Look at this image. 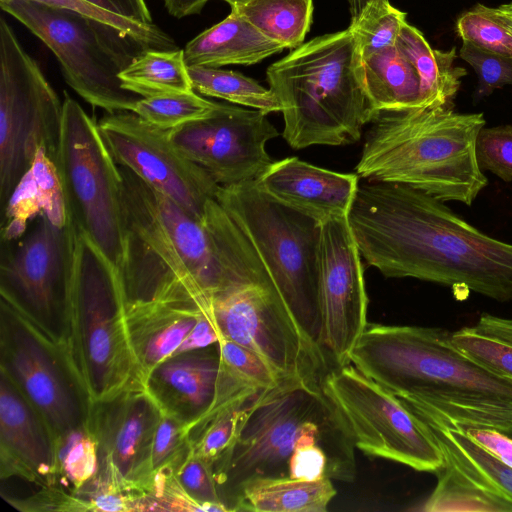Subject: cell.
Here are the masks:
<instances>
[{
  "mask_svg": "<svg viewBox=\"0 0 512 512\" xmlns=\"http://www.w3.org/2000/svg\"><path fill=\"white\" fill-rule=\"evenodd\" d=\"M278 135L267 113L222 103L202 118L169 129L174 147L221 186L261 176L273 162L266 143Z\"/></svg>",
  "mask_w": 512,
  "mask_h": 512,
  "instance_id": "e0dca14e",
  "label": "cell"
},
{
  "mask_svg": "<svg viewBox=\"0 0 512 512\" xmlns=\"http://www.w3.org/2000/svg\"><path fill=\"white\" fill-rule=\"evenodd\" d=\"M371 123L356 166L359 177L405 184L467 206L487 186L475 151L483 113L418 107L381 112Z\"/></svg>",
  "mask_w": 512,
  "mask_h": 512,
  "instance_id": "277c9868",
  "label": "cell"
},
{
  "mask_svg": "<svg viewBox=\"0 0 512 512\" xmlns=\"http://www.w3.org/2000/svg\"><path fill=\"white\" fill-rule=\"evenodd\" d=\"M398 51L413 65L420 79L421 107L454 108V99L467 74L455 66L456 49H433L415 27L405 22L395 44Z\"/></svg>",
  "mask_w": 512,
  "mask_h": 512,
  "instance_id": "484cf974",
  "label": "cell"
},
{
  "mask_svg": "<svg viewBox=\"0 0 512 512\" xmlns=\"http://www.w3.org/2000/svg\"><path fill=\"white\" fill-rule=\"evenodd\" d=\"M255 182L272 198L322 223L348 216L359 175L327 170L288 157L273 161Z\"/></svg>",
  "mask_w": 512,
  "mask_h": 512,
  "instance_id": "ffe728a7",
  "label": "cell"
},
{
  "mask_svg": "<svg viewBox=\"0 0 512 512\" xmlns=\"http://www.w3.org/2000/svg\"><path fill=\"white\" fill-rule=\"evenodd\" d=\"M63 104L37 63L0 19V204L2 210L39 149L57 161ZM56 165V164H55Z\"/></svg>",
  "mask_w": 512,
  "mask_h": 512,
  "instance_id": "30bf717a",
  "label": "cell"
},
{
  "mask_svg": "<svg viewBox=\"0 0 512 512\" xmlns=\"http://www.w3.org/2000/svg\"><path fill=\"white\" fill-rule=\"evenodd\" d=\"M498 431L506 434L507 436L512 438V422L506 424L505 426L498 429Z\"/></svg>",
  "mask_w": 512,
  "mask_h": 512,
  "instance_id": "11a10c76",
  "label": "cell"
},
{
  "mask_svg": "<svg viewBox=\"0 0 512 512\" xmlns=\"http://www.w3.org/2000/svg\"><path fill=\"white\" fill-rule=\"evenodd\" d=\"M13 478L56 488V450L41 416L0 372V479Z\"/></svg>",
  "mask_w": 512,
  "mask_h": 512,
  "instance_id": "d6986e66",
  "label": "cell"
},
{
  "mask_svg": "<svg viewBox=\"0 0 512 512\" xmlns=\"http://www.w3.org/2000/svg\"><path fill=\"white\" fill-rule=\"evenodd\" d=\"M267 38L285 48L300 46L310 29L312 0H253L233 7Z\"/></svg>",
  "mask_w": 512,
  "mask_h": 512,
  "instance_id": "f546056e",
  "label": "cell"
},
{
  "mask_svg": "<svg viewBox=\"0 0 512 512\" xmlns=\"http://www.w3.org/2000/svg\"><path fill=\"white\" fill-rule=\"evenodd\" d=\"M56 167L68 217L120 275L123 258L121 173L98 123L66 95Z\"/></svg>",
  "mask_w": 512,
  "mask_h": 512,
  "instance_id": "9c48e42d",
  "label": "cell"
},
{
  "mask_svg": "<svg viewBox=\"0 0 512 512\" xmlns=\"http://www.w3.org/2000/svg\"><path fill=\"white\" fill-rule=\"evenodd\" d=\"M215 105L191 91L141 98L132 111L159 128L173 129L206 116Z\"/></svg>",
  "mask_w": 512,
  "mask_h": 512,
  "instance_id": "836d02e7",
  "label": "cell"
},
{
  "mask_svg": "<svg viewBox=\"0 0 512 512\" xmlns=\"http://www.w3.org/2000/svg\"><path fill=\"white\" fill-rule=\"evenodd\" d=\"M63 351L90 404L144 384L130 345L120 275L77 226Z\"/></svg>",
  "mask_w": 512,
  "mask_h": 512,
  "instance_id": "8992f818",
  "label": "cell"
},
{
  "mask_svg": "<svg viewBox=\"0 0 512 512\" xmlns=\"http://www.w3.org/2000/svg\"><path fill=\"white\" fill-rule=\"evenodd\" d=\"M378 0H348L350 4L351 21L357 20L366 8Z\"/></svg>",
  "mask_w": 512,
  "mask_h": 512,
  "instance_id": "816d5d0a",
  "label": "cell"
},
{
  "mask_svg": "<svg viewBox=\"0 0 512 512\" xmlns=\"http://www.w3.org/2000/svg\"><path fill=\"white\" fill-rule=\"evenodd\" d=\"M170 15L175 18L198 14L209 0H163Z\"/></svg>",
  "mask_w": 512,
  "mask_h": 512,
  "instance_id": "f907efd6",
  "label": "cell"
},
{
  "mask_svg": "<svg viewBox=\"0 0 512 512\" xmlns=\"http://www.w3.org/2000/svg\"><path fill=\"white\" fill-rule=\"evenodd\" d=\"M75 231L69 217L64 226H59L40 214L19 238L2 241L1 249V299L62 349Z\"/></svg>",
  "mask_w": 512,
  "mask_h": 512,
  "instance_id": "8fae6325",
  "label": "cell"
},
{
  "mask_svg": "<svg viewBox=\"0 0 512 512\" xmlns=\"http://www.w3.org/2000/svg\"><path fill=\"white\" fill-rule=\"evenodd\" d=\"M85 2L119 17L142 25H153L145 0H84Z\"/></svg>",
  "mask_w": 512,
  "mask_h": 512,
  "instance_id": "7dc6e473",
  "label": "cell"
},
{
  "mask_svg": "<svg viewBox=\"0 0 512 512\" xmlns=\"http://www.w3.org/2000/svg\"><path fill=\"white\" fill-rule=\"evenodd\" d=\"M426 424L443 452L444 464L435 472L437 485L420 510L512 512V498L487 480L441 430Z\"/></svg>",
  "mask_w": 512,
  "mask_h": 512,
  "instance_id": "603a6c76",
  "label": "cell"
},
{
  "mask_svg": "<svg viewBox=\"0 0 512 512\" xmlns=\"http://www.w3.org/2000/svg\"><path fill=\"white\" fill-rule=\"evenodd\" d=\"M119 78L122 87L142 98L194 91L183 49H148Z\"/></svg>",
  "mask_w": 512,
  "mask_h": 512,
  "instance_id": "f1b7e54d",
  "label": "cell"
},
{
  "mask_svg": "<svg viewBox=\"0 0 512 512\" xmlns=\"http://www.w3.org/2000/svg\"><path fill=\"white\" fill-rule=\"evenodd\" d=\"M259 392L193 426L190 429L192 453L213 466L235 441L244 412Z\"/></svg>",
  "mask_w": 512,
  "mask_h": 512,
  "instance_id": "d6a6232c",
  "label": "cell"
},
{
  "mask_svg": "<svg viewBox=\"0 0 512 512\" xmlns=\"http://www.w3.org/2000/svg\"><path fill=\"white\" fill-rule=\"evenodd\" d=\"M470 328L478 334L512 345V324L507 318L483 313L477 323Z\"/></svg>",
  "mask_w": 512,
  "mask_h": 512,
  "instance_id": "681fc988",
  "label": "cell"
},
{
  "mask_svg": "<svg viewBox=\"0 0 512 512\" xmlns=\"http://www.w3.org/2000/svg\"><path fill=\"white\" fill-rule=\"evenodd\" d=\"M361 258L348 216L321 223L319 348L328 371L350 363V353L368 323V297Z\"/></svg>",
  "mask_w": 512,
  "mask_h": 512,
  "instance_id": "ac0fdd59",
  "label": "cell"
},
{
  "mask_svg": "<svg viewBox=\"0 0 512 512\" xmlns=\"http://www.w3.org/2000/svg\"><path fill=\"white\" fill-rule=\"evenodd\" d=\"M267 80L281 104L283 138L296 150L357 142L379 114L350 26L301 44L267 69Z\"/></svg>",
  "mask_w": 512,
  "mask_h": 512,
  "instance_id": "5b68a950",
  "label": "cell"
},
{
  "mask_svg": "<svg viewBox=\"0 0 512 512\" xmlns=\"http://www.w3.org/2000/svg\"><path fill=\"white\" fill-rule=\"evenodd\" d=\"M348 221L361 257L385 277L512 300V244L481 232L424 191L393 182L359 184Z\"/></svg>",
  "mask_w": 512,
  "mask_h": 512,
  "instance_id": "6da1fadb",
  "label": "cell"
},
{
  "mask_svg": "<svg viewBox=\"0 0 512 512\" xmlns=\"http://www.w3.org/2000/svg\"><path fill=\"white\" fill-rule=\"evenodd\" d=\"M192 451L188 424L162 412L152 452L153 480L178 472Z\"/></svg>",
  "mask_w": 512,
  "mask_h": 512,
  "instance_id": "8d00e7d4",
  "label": "cell"
},
{
  "mask_svg": "<svg viewBox=\"0 0 512 512\" xmlns=\"http://www.w3.org/2000/svg\"><path fill=\"white\" fill-rule=\"evenodd\" d=\"M188 74L196 93L220 98L267 114L281 112V104L270 88L263 87L254 79L239 72L189 66Z\"/></svg>",
  "mask_w": 512,
  "mask_h": 512,
  "instance_id": "4dcf8cb0",
  "label": "cell"
},
{
  "mask_svg": "<svg viewBox=\"0 0 512 512\" xmlns=\"http://www.w3.org/2000/svg\"><path fill=\"white\" fill-rule=\"evenodd\" d=\"M0 6L50 48L67 84L92 106L107 113L132 111L142 98L122 87L119 74L153 49L147 43L75 11L30 0Z\"/></svg>",
  "mask_w": 512,
  "mask_h": 512,
  "instance_id": "ba28073f",
  "label": "cell"
},
{
  "mask_svg": "<svg viewBox=\"0 0 512 512\" xmlns=\"http://www.w3.org/2000/svg\"><path fill=\"white\" fill-rule=\"evenodd\" d=\"M442 328L367 323L349 362L424 421L499 429L512 422V379L479 365Z\"/></svg>",
  "mask_w": 512,
  "mask_h": 512,
  "instance_id": "7a4b0ae2",
  "label": "cell"
},
{
  "mask_svg": "<svg viewBox=\"0 0 512 512\" xmlns=\"http://www.w3.org/2000/svg\"><path fill=\"white\" fill-rule=\"evenodd\" d=\"M405 22L406 13L392 6L388 0H378L370 4L357 20L351 21L350 25L362 59L395 46Z\"/></svg>",
  "mask_w": 512,
  "mask_h": 512,
  "instance_id": "e575fe53",
  "label": "cell"
},
{
  "mask_svg": "<svg viewBox=\"0 0 512 512\" xmlns=\"http://www.w3.org/2000/svg\"><path fill=\"white\" fill-rule=\"evenodd\" d=\"M2 241L19 238L31 220L44 214L56 225L68 221L67 207L55 163L43 149L21 178L3 210Z\"/></svg>",
  "mask_w": 512,
  "mask_h": 512,
  "instance_id": "d4e9b609",
  "label": "cell"
},
{
  "mask_svg": "<svg viewBox=\"0 0 512 512\" xmlns=\"http://www.w3.org/2000/svg\"><path fill=\"white\" fill-rule=\"evenodd\" d=\"M219 370L216 343L170 356L149 372L144 386L162 412L185 422L190 430L214 402Z\"/></svg>",
  "mask_w": 512,
  "mask_h": 512,
  "instance_id": "44dd1931",
  "label": "cell"
},
{
  "mask_svg": "<svg viewBox=\"0 0 512 512\" xmlns=\"http://www.w3.org/2000/svg\"><path fill=\"white\" fill-rule=\"evenodd\" d=\"M456 429V428H455ZM467 436L512 467V438L492 428L462 427Z\"/></svg>",
  "mask_w": 512,
  "mask_h": 512,
  "instance_id": "bcb514c9",
  "label": "cell"
},
{
  "mask_svg": "<svg viewBox=\"0 0 512 512\" xmlns=\"http://www.w3.org/2000/svg\"><path fill=\"white\" fill-rule=\"evenodd\" d=\"M161 416V408L144 384L92 403L87 426L97 442L98 472L79 496L100 492L148 495L153 485V443Z\"/></svg>",
  "mask_w": 512,
  "mask_h": 512,
  "instance_id": "9a60e30c",
  "label": "cell"
},
{
  "mask_svg": "<svg viewBox=\"0 0 512 512\" xmlns=\"http://www.w3.org/2000/svg\"><path fill=\"white\" fill-rule=\"evenodd\" d=\"M176 478L192 499L208 506L211 511L227 512L219 496L213 466L192 451L176 473Z\"/></svg>",
  "mask_w": 512,
  "mask_h": 512,
  "instance_id": "ee69618b",
  "label": "cell"
},
{
  "mask_svg": "<svg viewBox=\"0 0 512 512\" xmlns=\"http://www.w3.org/2000/svg\"><path fill=\"white\" fill-rule=\"evenodd\" d=\"M454 347L487 370L512 379V345L474 332L470 327L451 332Z\"/></svg>",
  "mask_w": 512,
  "mask_h": 512,
  "instance_id": "f35d334b",
  "label": "cell"
},
{
  "mask_svg": "<svg viewBox=\"0 0 512 512\" xmlns=\"http://www.w3.org/2000/svg\"><path fill=\"white\" fill-rule=\"evenodd\" d=\"M0 372L47 425L56 447L87 427L90 402L59 345L0 300Z\"/></svg>",
  "mask_w": 512,
  "mask_h": 512,
  "instance_id": "4fadbf2b",
  "label": "cell"
},
{
  "mask_svg": "<svg viewBox=\"0 0 512 512\" xmlns=\"http://www.w3.org/2000/svg\"><path fill=\"white\" fill-rule=\"evenodd\" d=\"M496 9L504 25L512 33V2L502 4Z\"/></svg>",
  "mask_w": 512,
  "mask_h": 512,
  "instance_id": "f5cc1de1",
  "label": "cell"
},
{
  "mask_svg": "<svg viewBox=\"0 0 512 512\" xmlns=\"http://www.w3.org/2000/svg\"><path fill=\"white\" fill-rule=\"evenodd\" d=\"M475 151L481 170H488L505 182L512 181V124L483 127Z\"/></svg>",
  "mask_w": 512,
  "mask_h": 512,
  "instance_id": "7bdbcfd3",
  "label": "cell"
},
{
  "mask_svg": "<svg viewBox=\"0 0 512 512\" xmlns=\"http://www.w3.org/2000/svg\"><path fill=\"white\" fill-rule=\"evenodd\" d=\"M322 388L363 453L423 472L435 473L443 466V452L430 427L351 363L330 369Z\"/></svg>",
  "mask_w": 512,
  "mask_h": 512,
  "instance_id": "7c38bea8",
  "label": "cell"
},
{
  "mask_svg": "<svg viewBox=\"0 0 512 512\" xmlns=\"http://www.w3.org/2000/svg\"><path fill=\"white\" fill-rule=\"evenodd\" d=\"M305 442L324 448L332 480L354 481L353 437L321 381L287 378L259 392L244 412L235 441L213 464L219 496L227 512L234 511L237 497L248 482L288 477L290 457Z\"/></svg>",
  "mask_w": 512,
  "mask_h": 512,
  "instance_id": "3957f363",
  "label": "cell"
},
{
  "mask_svg": "<svg viewBox=\"0 0 512 512\" xmlns=\"http://www.w3.org/2000/svg\"><path fill=\"white\" fill-rule=\"evenodd\" d=\"M219 339L220 335L214 324L210 308L199 318L174 354L202 349L216 344Z\"/></svg>",
  "mask_w": 512,
  "mask_h": 512,
  "instance_id": "c3c4849f",
  "label": "cell"
},
{
  "mask_svg": "<svg viewBox=\"0 0 512 512\" xmlns=\"http://www.w3.org/2000/svg\"><path fill=\"white\" fill-rule=\"evenodd\" d=\"M362 60L366 94L377 113L421 107L417 71L396 46Z\"/></svg>",
  "mask_w": 512,
  "mask_h": 512,
  "instance_id": "83f0119b",
  "label": "cell"
},
{
  "mask_svg": "<svg viewBox=\"0 0 512 512\" xmlns=\"http://www.w3.org/2000/svg\"><path fill=\"white\" fill-rule=\"evenodd\" d=\"M329 473L330 461L321 445L305 442L295 448L288 464V477L315 480L329 477Z\"/></svg>",
  "mask_w": 512,
  "mask_h": 512,
  "instance_id": "f6af8a7d",
  "label": "cell"
},
{
  "mask_svg": "<svg viewBox=\"0 0 512 512\" xmlns=\"http://www.w3.org/2000/svg\"><path fill=\"white\" fill-rule=\"evenodd\" d=\"M456 29L462 42L512 57V33L504 25L496 8L476 4L459 17Z\"/></svg>",
  "mask_w": 512,
  "mask_h": 512,
  "instance_id": "d590c367",
  "label": "cell"
},
{
  "mask_svg": "<svg viewBox=\"0 0 512 512\" xmlns=\"http://www.w3.org/2000/svg\"><path fill=\"white\" fill-rule=\"evenodd\" d=\"M5 1V0H0ZM45 5L67 9L110 24L156 50H175V41L155 24L142 25L117 15L105 12L84 0H30Z\"/></svg>",
  "mask_w": 512,
  "mask_h": 512,
  "instance_id": "ab89813d",
  "label": "cell"
},
{
  "mask_svg": "<svg viewBox=\"0 0 512 512\" xmlns=\"http://www.w3.org/2000/svg\"><path fill=\"white\" fill-rule=\"evenodd\" d=\"M220 361L233 374L256 390H268L282 379L259 354L226 338L217 342Z\"/></svg>",
  "mask_w": 512,
  "mask_h": 512,
  "instance_id": "74e56055",
  "label": "cell"
},
{
  "mask_svg": "<svg viewBox=\"0 0 512 512\" xmlns=\"http://www.w3.org/2000/svg\"><path fill=\"white\" fill-rule=\"evenodd\" d=\"M215 199L248 238L304 336L322 355L321 223L272 198L255 180L220 185Z\"/></svg>",
  "mask_w": 512,
  "mask_h": 512,
  "instance_id": "52a82bcc",
  "label": "cell"
},
{
  "mask_svg": "<svg viewBox=\"0 0 512 512\" xmlns=\"http://www.w3.org/2000/svg\"><path fill=\"white\" fill-rule=\"evenodd\" d=\"M57 489L81 495L98 472L97 442L87 427L76 430L56 447Z\"/></svg>",
  "mask_w": 512,
  "mask_h": 512,
  "instance_id": "1f68e13d",
  "label": "cell"
},
{
  "mask_svg": "<svg viewBox=\"0 0 512 512\" xmlns=\"http://www.w3.org/2000/svg\"><path fill=\"white\" fill-rule=\"evenodd\" d=\"M210 310V301L165 299L125 303L131 349L143 378L172 356L199 318Z\"/></svg>",
  "mask_w": 512,
  "mask_h": 512,
  "instance_id": "7402d4cb",
  "label": "cell"
},
{
  "mask_svg": "<svg viewBox=\"0 0 512 512\" xmlns=\"http://www.w3.org/2000/svg\"><path fill=\"white\" fill-rule=\"evenodd\" d=\"M98 127L118 165L204 222L207 204L220 185L174 147L169 129L150 124L133 111L107 113Z\"/></svg>",
  "mask_w": 512,
  "mask_h": 512,
  "instance_id": "2e32d148",
  "label": "cell"
},
{
  "mask_svg": "<svg viewBox=\"0 0 512 512\" xmlns=\"http://www.w3.org/2000/svg\"><path fill=\"white\" fill-rule=\"evenodd\" d=\"M508 321L512 324V319H508Z\"/></svg>",
  "mask_w": 512,
  "mask_h": 512,
  "instance_id": "9f6ffc18",
  "label": "cell"
},
{
  "mask_svg": "<svg viewBox=\"0 0 512 512\" xmlns=\"http://www.w3.org/2000/svg\"><path fill=\"white\" fill-rule=\"evenodd\" d=\"M230 4L231 8L247 4L253 0H224Z\"/></svg>",
  "mask_w": 512,
  "mask_h": 512,
  "instance_id": "db71d44e",
  "label": "cell"
},
{
  "mask_svg": "<svg viewBox=\"0 0 512 512\" xmlns=\"http://www.w3.org/2000/svg\"><path fill=\"white\" fill-rule=\"evenodd\" d=\"M459 55L477 75L476 99L487 97L505 85H512V57L485 51L468 42H462Z\"/></svg>",
  "mask_w": 512,
  "mask_h": 512,
  "instance_id": "b9f144b4",
  "label": "cell"
},
{
  "mask_svg": "<svg viewBox=\"0 0 512 512\" xmlns=\"http://www.w3.org/2000/svg\"><path fill=\"white\" fill-rule=\"evenodd\" d=\"M336 495L332 479L291 477L254 479L241 489L234 511L324 512Z\"/></svg>",
  "mask_w": 512,
  "mask_h": 512,
  "instance_id": "4316f807",
  "label": "cell"
},
{
  "mask_svg": "<svg viewBox=\"0 0 512 512\" xmlns=\"http://www.w3.org/2000/svg\"><path fill=\"white\" fill-rule=\"evenodd\" d=\"M424 421V420H423ZM441 430L463 456L497 488L512 498V467L480 446L462 430L424 421Z\"/></svg>",
  "mask_w": 512,
  "mask_h": 512,
  "instance_id": "60d3db41",
  "label": "cell"
},
{
  "mask_svg": "<svg viewBox=\"0 0 512 512\" xmlns=\"http://www.w3.org/2000/svg\"><path fill=\"white\" fill-rule=\"evenodd\" d=\"M285 47L264 36L237 11L204 30L183 49L189 66L220 68L226 65H253L277 54Z\"/></svg>",
  "mask_w": 512,
  "mask_h": 512,
  "instance_id": "cb8c5ba5",
  "label": "cell"
},
{
  "mask_svg": "<svg viewBox=\"0 0 512 512\" xmlns=\"http://www.w3.org/2000/svg\"><path fill=\"white\" fill-rule=\"evenodd\" d=\"M210 308L220 338L256 352L282 379L323 381L325 361L304 336L269 273L215 294Z\"/></svg>",
  "mask_w": 512,
  "mask_h": 512,
  "instance_id": "5bb4252c",
  "label": "cell"
}]
</instances>
